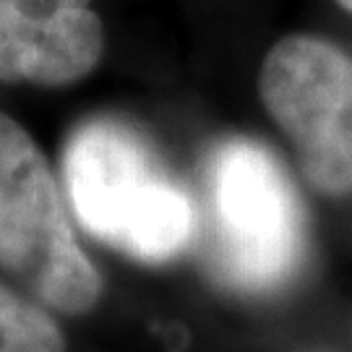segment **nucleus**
I'll return each instance as SVG.
<instances>
[{"mask_svg": "<svg viewBox=\"0 0 352 352\" xmlns=\"http://www.w3.org/2000/svg\"><path fill=\"white\" fill-rule=\"evenodd\" d=\"M63 177L78 225L128 258L170 261L199 232L190 193L139 131L115 118H91L71 133Z\"/></svg>", "mask_w": 352, "mask_h": 352, "instance_id": "obj_1", "label": "nucleus"}, {"mask_svg": "<svg viewBox=\"0 0 352 352\" xmlns=\"http://www.w3.org/2000/svg\"><path fill=\"white\" fill-rule=\"evenodd\" d=\"M0 272L63 316L102 300L91 264L68 219L63 193L37 141L0 110Z\"/></svg>", "mask_w": 352, "mask_h": 352, "instance_id": "obj_2", "label": "nucleus"}, {"mask_svg": "<svg viewBox=\"0 0 352 352\" xmlns=\"http://www.w3.org/2000/svg\"><path fill=\"white\" fill-rule=\"evenodd\" d=\"M206 248L217 277L245 292L279 287L302 251L300 199L274 154L227 139L206 164Z\"/></svg>", "mask_w": 352, "mask_h": 352, "instance_id": "obj_3", "label": "nucleus"}, {"mask_svg": "<svg viewBox=\"0 0 352 352\" xmlns=\"http://www.w3.org/2000/svg\"><path fill=\"white\" fill-rule=\"evenodd\" d=\"M258 94L292 144L311 188L352 193V58L316 34H287L266 52Z\"/></svg>", "mask_w": 352, "mask_h": 352, "instance_id": "obj_4", "label": "nucleus"}, {"mask_svg": "<svg viewBox=\"0 0 352 352\" xmlns=\"http://www.w3.org/2000/svg\"><path fill=\"white\" fill-rule=\"evenodd\" d=\"M104 55L94 0H0V84L74 87Z\"/></svg>", "mask_w": 352, "mask_h": 352, "instance_id": "obj_5", "label": "nucleus"}, {"mask_svg": "<svg viewBox=\"0 0 352 352\" xmlns=\"http://www.w3.org/2000/svg\"><path fill=\"white\" fill-rule=\"evenodd\" d=\"M0 352H65L58 321L6 282H0Z\"/></svg>", "mask_w": 352, "mask_h": 352, "instance_id": "obj_6", "label": "nucleus"}, {"mask_svg": "<svg viewBox=\"0 0 352 352\" xmlns=\"http://www.w3.org/2000/svg\"><path fill=\"white\" fill-rule=\"evenodd\" d=\"M337 6H342L344 11H350V13H352V0H337Z\"/></svg>", "mask_w": 352, "mask_h": 352, "instance_id": "obj_7", "label": "nucleus"}]
</instances>
